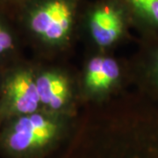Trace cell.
<instances>
[{
  "label": "cell",
  "mask_w": 158,
  "mask_h": 158,
  "mask_svg": "<svg viewBox=\"0 0 158 158\" xmlns=\"http://www.w3.org/2000/svg\"><path fill=\"white\" fill-rule=\"evenodd\" d=\"M130 12L148 26L158 28V0H119Z\"/></svg>",
  "instance_id": "cell-7"
},
{
  "label": "cell",
  "mask_w": 158,
  "mask_h": 158,
  "mask_svg": "<svg viewBox=\"0 0 158 158\" xmlns=\"http://www.w3.org/2000/svg\"><path fill=\"white\" fill-rule=\"evenodd\" d=\"M120 75V67L114 59L106 56L93 57L85 68V90L92 95L107 93L118 84Z\"/></svg>",
  "instance_id": "cell-6"
},
{
  "label": "cell",
  "mask_w": 158,
  "mask_h": 158,
  "mask_svg": "<svg viewBox=\"0 0 158 158\" xmlns=\"http://www.w3.org/2000/svg\"><path fill=\"white\" fill-rule=\"evenodd\" d=\"M3 3H6V4H15V5H19L20 6L26 0H1Z\"/></svg>",
  "instance_id": "cell-10"
},
{
  "label": "cell",
  "mask_w": 158,
  "mask_h": 158,
  "mask_svg": "<svg viewBox=\"0 0 158 158\" xmlns=\"http://www.w3.org/2000/svg\"><path fill=\"white\" fill-rule=\"evenodd\" d=\"M36 86L43 110L62 114L71 99L69 78L56 70H47L35 76Z\"/></svg>",
  "instance_id": "cell-5"
},
{
  "label": "cell",
  "mask_w": 158,
  "mask_h": 158,
  "mask_svg": "<svg viewBox=\"0 0 158 158\" xmlns=\"http://www.w3.org/2000/svg\"><path fill=\"white\" fill-rule=\"evenodd\" d=\"M4 113L10 118L41 110L35 76L27 69L11 73L4 85Z\"/></svg>",
  "instance_id": "cell-4"
},
{
  "label": "cell",
  "mask_w": 158,
  "mask_h": 158,
  "mask_svg": "<svg viewBox=\"0 0 158 158\" xmlns=\"http://www.w3.org/2000/svg\"><path fill=\"white\" fill-rule=\"evenodd\" d=\"M78 0H26L20 7L28 27L48 44L68 40L77 14Z\"/></svg>",
  "instance_id": "cell-2"
},
{
  "label": "cell",
  "mask_w": 158,
  "mask_h": 158,
  "mask_svg": "<svg viewBox=\"0 0 158 158\" xmlns=\"http://www.w3.org/2000/svg\"><path fill=\"white\" fill-rule=\"evenodd\" d=\"M128 12L119 0H102L88 12V27L97 45L103 48L114 44L123 33Z\"/></svg>",
  "instance_id": "cell-3"
},
{
  "label": "cell",
  "mask_w": 158,
  "mask_h": 158,
  "mask_svg": "<svg viewBox=\"0 0 158 158\" xmlns=\"http://www.w3.org/2000/svg\"><path fill=\"white\" fill-rule=\"evenodd\" d=\"M62 114L43 109L15 116L0 135V146L11 158H37L53 147L64 131Z\"/></svg>",
  "instance_id": "cell-1"
},
{
  "label": "cell",
  "mask_w": 158,
  "mask_h": 158,
  "mask_svg": "<svg viewBox=\"0 0 158 158\" xmlns=\"http://www.w3.org/2000/svg\"><path fill=\"white\" fill-rule=\"evenodd\" d=\"M13 47V39L5 24L0 20V56L11 50Z\"/></svg>",
  "instance_id": "cell-9"
},
{
  "label": "cell",
  "mask_w": 158,
  "mask_h": 158,
  "mask_svg": "<svg viewBox=\"0 0 158 158\" xmlns=\"http://www.w3.org/2000/svg\"><path fill=\"white\" fill-rule=\"evenodd\" d=\"M146 75L153 88L158 92V47L149 54L146 65Z\"/></svg>",
  "instance_id": "cell-8"
}]
</instances>
